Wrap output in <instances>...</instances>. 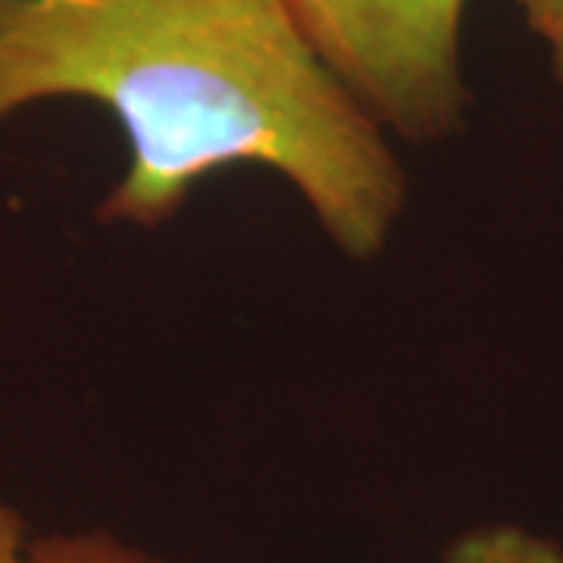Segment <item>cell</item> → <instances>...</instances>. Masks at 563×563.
I'll return each mask as SVG.
<instances>
[{
	"label": "cell",
	"mask_w": 563,
	"mask_h": 563,
	"mask_svg": "<svg viewBox=\"0 0 563 563\" xmlns=\"http://www.w3.org/2000/svg\"><path fill=\"white\" fill-rule=\"evenodd\" d=\"M32 563H166L103 529L54 532L32 542Z\"/></svg>",
	"instance_id": "obj_4"
},
{
	"label": "cell",
	"mask_w": 563,
	"mask_h": 563,
	"mask_svg": "<svg viewBox=\"0 0 563 563\" xmlns=\"http://www.w3.org/2000/svg\"><path fill=\"white\" fill-rule=\"evenodd\" d=\"M435 563H563V544L517 523H492L457 536Z\"/></svg>",
	"instance_id": "obj_3"
},
{
	"label": "cell",
	"mask_w": 563,
	"mask_h": 563,
	"mask_svg": "<svg viewBox=\"0 0 563 563\" xmlns=\"http://www.w3.org/2000/svg\"><path fill=\"white\" fill-rule=\"evenodd\" d=\"M529 35L542 44L551 76L563 85V0H514Z\"/></svg>",
	"instance_id": "obj_5"
},
{
	"label": "cell",
	"mask_w": 563,
	"mask_h": 563,
	"mask_svg": "<svg viewBox=\"0 0 563 563\" xmlns=\"http://www.w3.org/2000/svg\"><path fill=\"white\" fill-rule=\"evenodd\" d=\"M310 44L391 139L439 144L463 129L466 0H288Z\"/></svg>",
	"instance_id": "obj_2"
},
{
	"label": "cell",
	"mask_w": 563,
	"mask_h": 563,
	"mask_svg": "<svg viewBox=\"0 0 563 563\" xmlns=\"http://www.w3.org/2000/svg\"><path fill=\"white\" fill-rule=\"evenodd\" d=\"M32 542L20 510L0 498V563H32Z\"/></svg>",
	"instance_id": "obj_6"
},
{
	"label": "cell",
	"mask_w": 563,
	"mask_h": 563,
	"mask_svg": "<svg viewBox=\"0 0 563 563\" xmlns=\"http://www.w3.org/2000/svg\"><path fill=\"white\" fill-rule=\"evenodd\" d=\"M66 98L101 103L129 141L101 222L157 229L210 173L263 166L366 263L407 207L391 135L288 0H0V122Z\"/></svg>",
	"instance_id": "obj_1"
}]
</instances>
